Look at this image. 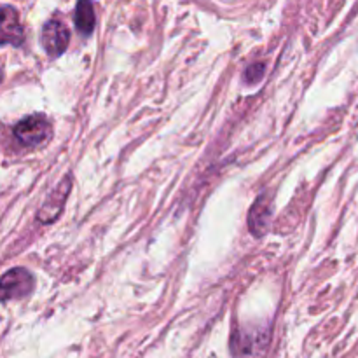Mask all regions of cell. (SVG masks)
Wrapping results in <instances>:
<instances>
[{
    "label": "cell",
    "instance_id": "3957f363",
    "mask_svg": "<svg viewBox=\"0 0 358 358\" xmlns=\"http://www.w3.org/2000/svg\"><path fill=\"white\" fill-rule=\"evenodd\" d=\"M23 41V27L16 9L10 6H0V45H21Z\"/></svg>",
    "mask_w": 358,
    "mask_h": 358
},
{
    "label": "cell",
    "instance_id": "277c9868",
    "mask_svg": "<svg viewBox=\"0 0 358 358\" xmlns=\"http://www.w3.org/2000/svg\"><path fill=\"white\" fill-rule=\"evenodd\" d=\"M69 28L59 20H49L42 28V44L51 56H59L69 45Z\"/></svg>",
    "mask_w": 358,
    "mask_h": 358
},
{
    "label": "cell",
    "instance_id": "52a82bcc",
    "mask_svg": "<svg viewBox=\"0 0 358 358\" xmlns=\"http://www.w3.org/2000/svg\"><path fill=\"white\" fill-rule=\"evenodd\" d=\"M262 72H264V65L257 63V65L250 66V69L247 70V79L250 80V83H255V80H259V77L262 76Z\"/></svg>",
    "mask_w": 358,
    "mask_h": 358
},
{
    "label": "cell",
    "instance_id": "ba28073f",
    "mask_svg": "<svg viewBox=\"0 0 358 358\" xmlns=\"http://www.w3.org/2000/svg\"><path fill=\"white\" fill-rule=\"evenodd\" d=\"M2 77H3V72H2V69H0V80H2Z\"/></svg>",
    "mask_w": 358,
    "mask_h": 358
},
{
    "label": "cell",
    "instance_id": "6da1fadb",
    "mask_svg": "<svg viewBox=\"0 0 358 358\" xmlns=\"http://www.w3.org/2000/svg\"><path fill=\"white\" fill-rule=\"evenodd\" d=\"M17 142L24 147H41L51 138V124L44 115H28L14 128Z\"/></svg>",
    "mask_w": 358,
    "mask_h": 358
},
{
    "label": "cell",
    "instance_id": "5b68a950",
    "mask_svg": "<svg viewBox=\"0 0 358 358\" xmlns=\"http://www.w3.org/2000/svg\"><path fill=\"white\" fill-rule=\"evenodd\" d=\"M94 9L91 0H79L76 7V27L79 34L91 35L94 30Z\"/></svg>",
    "mask_w": 358,
    "mask_h": 358
},
{
    "label": "cell",
    "instance_id": "7a4b0ae2",
    "mask_svg": "<svg viewBox=\"0 0 358 358\" xmlns=\"http://www.w3.org/2000/svg\"><path fill=\"white\" fill-rule=\"evenodd\" d=\"M31 289H34V278L27 269H10L0 278V301L21 299L28 296Z\"/></svg>",
    "mask_w": 358,
    "mask_h": 358
},
{
    "label": "cell",
    "instance_id": "8992f818",
    "mask_svg": "<svg viewBox=\"0 0 358 358\" xmlns=\"http://www.w3.org/2000/svg\"><path fill=\"white\" fill-rule=\"evenodd\" d=\"M269 222V206L266 199H259L254 205L250 213V229L255 236H261L264 233L266 226Z\"/></svg>",
    "mask_w": 358,
    "mask_h": 358
}]
</instances>
